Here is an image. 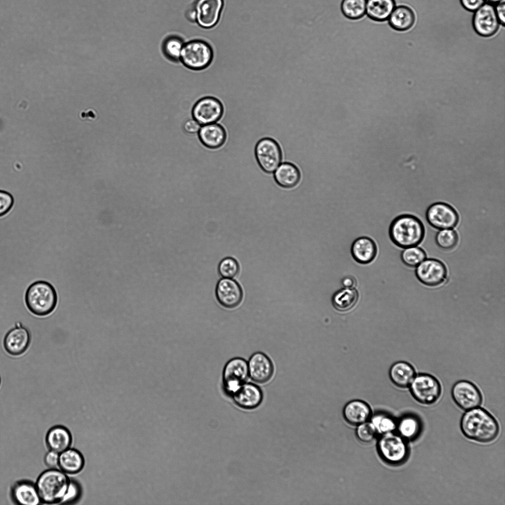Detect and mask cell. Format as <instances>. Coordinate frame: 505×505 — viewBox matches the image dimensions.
Returning <instances> with one entry per match:
<instances>
[{
	"instance_id": "obj_1",
	"label": "cell",
	"mask_w": 505,
	"mask_h": 505,
	"mask_svg": "<svg viewBox=\"0 0 505 505\" xmlns=\"http://www.w3.org/2000/svg\"><path fill=\"white\" fill-rule=\"evenodd\" d=\"M463 434L468 438L482 443L490 442L498 435L499 424L488 411L477 407L464 413L460 421Z\"/></svg>"
},
{
	"instance_id": "obj_2",
	"label": "cell",
	"mask_w": 505,
	"mask_h": 505,
	"mask_svg": "<svg viewBox=\"0 0 505 505\" xmlns=\"http://www.w3.org/2000/svg\"><path fill=\"white\" fill-rule=\"evenodd\" d=\"M425 234L423 222L418 217L410 214L397 216L389 228L391 240L401 248L417 246L423 241Z\"/></svg>"
},
{
	"instance_id": "obj_3",
	"label": "cell",
	"mask_w": 505,
	"mask_h": 505,
	"mask_svg": "<svg viewBox=\"0 0 505 505\" xmlns=\"http://www.w3.org/2000/svg\"><path fill=\"white\" fill-rule=\"evenodd\" d=\"M27 307L33 314L43 317L50 314L55 309L58 296L53 286L45 281H37L31 284L25 293Z\"/></svg>"
},
{
	"instance_id": "obj_4",
	"label": "cell",
	"mask_w": 505,
	"mask_h": 505,
	"mask_svg": "<svg viewBox=\"0 0 505 505\" xmlns=\"http://www.w3.org/2000/svg\"><path fill=\"white\" fill-rule=\"evenodd\" d=\"M70 479L61 469H49L42 472L35 483L41 504H60Z\"/></svg>"
},
{
	"instance_id": "obj_5",
	"label": "cell",
	"mask_w": 505,
	"mask_h": 505,
	"mask_svg": "<svg viewBox=\"0 0 505 505\" xmlns=\"http://www.w3.org/2000/svg\"><path fill=\"white\" fill-rule=\"evenodd\" d=\"M410 387V392L418 402L430 405L439 398L442 389L438 379L426 373H419L414 378Z\"/></svg>"
},
{
	"instance_id": "obj_6",
	"label": "cell",
	"mask_w": 505,
	"mask_h": 505,
	"mask_svg": "<svg viewBox=\"0 0 505 505\" xmlns=\"http://www.w3.org/2000/svg\"><path fill=\"white\" fill-rule=\"evenodd\" d=\"M377 447L381 458L392 465L399 464L405 461L409 452L405 439L393 432L381 435Z\"/></svg>"
},
{
	"instance_id": "obj_7",
	"label": "cell",
	"mask_w": 505,
	"mask_h": 505,
	"mask_svg": "<svg viewBox=\"0 0 505 505\" xmlns=\"http://www.w3.org/2000/svg\"><path fill=\"white\" fill-rule=\"evenodd\" d=\"M213 57V50L208 43L194 40L184 44L180 60L188 68L200 70L210 64Z\"/></svg>"
},
{
	"instance_id": "obj_8",
	"label": "cell",
	"mask_w": 505,
	"mask_h": 505,
	"mask_svg": "<svg viewBox=\"0 0 505 505\" xmlns=\"http://www.w3.org/2000/svg\"><path fill=\"white\" fill-rule=\"evenodd\" d=\"M257 163L265 173H273L282 161V153L278 143L269 137L258 141L254 148Z\"/></svg>"
},
{
	"instance_id": "obj_9",
	"label": "cell",
	"mask_w": 505,
	"mask_h": 505,
	"mask_svg": "<svg viewBox=\"0 0 505 505\" xmlns=\"http://www.w3.org/2000/svg\"><path fill=\"white\" fill-rule=\"evenodd\" d=\"M248 361L243 358L236 357L229 360L225 364L222 373L223 390L232 396L248 378Z\"/></svg>"
},
{
	"instance_id": "obj_10",
	"label": "cell",
	"mask_w": 505,
	"mask_h": 505,
	"mask_svg": "<svg viewBox=\"0 0 505 505\" xmlns=\"http://www.w3.org/2000/svg\"><path fill=\"white\" fill-rule=\"evenodd\" d=\"M426 219L433 228L439 229H451L456 227L459 221V214L450 205L437 202L430 205L426 211Z\"/></svg>"
},
{
	"instance_id": "obj_11",
	"label": "cell",
	"mask_w": 505,
	"mask_h": 505,
	"mask_svg": "<svg viewBox=\"0 0 505 505\" xmlns=\"http://www.w3.org/2000/svg\"><path fill=\"white\" fill-rule=\"evenodd\" d=\"M451 396L457 405L466 411L479 406L482 401L478 388L466 380L458 381L453 385Z\"/></svg>"
},
{
	"instance_id": "obj_12",
	"label": "cell",
	"mask_w": 505,
	"mask_h": 505,
	"mask_svg": "<svg viewBox=\"0 0 505 505\" xmlns=\"http://www.w3.org/2000/svg\"><path fill=\"white\" fill-rule=\"evenodd\" d=\"M415 274L422 284L434 287L445 282L447 270L441 261L435 258H429L424 260L417 266Z\"/></svg>"
},
{
	"instance_id": "obj_13",
	"label": "cell",
	"mask_w": 505,
	"mask_h": 505,
	"mask_svg": "<svg viewBox=\"0 0 505 505\" xmlns=\"http://www.w3.org/2000/svg\"><path fill=\"white\" fill-rule=\"evenodd\" d=\"M473 14L472 26L475 32L482 37H490L496 34L499 27L495 7L491 3H484Z\"/></svg>"
},
{
	"instance_id": "obj_14",
	"label": "cell",
	"mask_w": 505,
	"mask_h": 505,
	"mask_svg": "<svg viewBox=\"0 0 505 505\" xmlns=\"http://www.w3.org/2000/svg\"><path fill=\"white\" fill-rule=\"evenodd\" d=\"M223 113L222 103L213 97L201 99L195 104L192 111L194 119L202 125L218 122Z\"/></svg>"
},
{
	"instance_id": "obj_15",
	"label": "cell",
	"mask_w": 505,
	"mask_h": 505,
	"mask_svg": "<svg viewBox=\"0 0 505 505\" xmlns=\"http://www.w3.org/2000/svg\"><path fill=\"white\" fill-rule=\"evenodd\" d=\"M216 296L223 307L233 309L239 306L243 298V292L240 285L230 278L219 280L216 286Z\"/></svg>"
},
{
	"instance_id": "obj_16",
	"label": "cell",
	"mask_w": 505,
	"mask_h": 505,
	"mask_svg": "<svg viewBox=\"0 0 505 505\" xmlns=\"http://www.w3.org/2000/svg\"><path fill=\"white\" fill-rule=\"evenodd\" d=\"M223 6V0H196L193 8L196 22L204 28L214 27L218 21Z\"/></svg>"
},
{
	"instance_id": "obj_17",
	"label": "cell",
	"mask_w": 505,
	"mask_h": 505,
	"mask_svg": "<svg viewBox=\"0 0 505 505\" xmlns=\"http://www.w3.org/2000/svg\"><path fill=\"white\" fill-rule=\"evenodd\" d=\"M31 342V335L29 329L21 324H16L15 327L6 333L3 347L11 356H19L27 350Z\"/></svg>"
},
{
	"instance_id": "obj_18",
	"label": "cell",
	"mask_w": 505,
	"mask_h": 505,
	"mask_svg": "<svg viewBox=\"0 0 505 505\" xmlns=\"http://www.w3.org/2000/svg\"><path fill=\"white\" fill-rule=\"evenodd\" d=\"M249 377L256 383L268 382L274 373V365L271 359L264 353L257 352L253 354L248 361Z\"/></svg>"
},
{
	"instance_id": "obj_19",
	"label": "cell",
	"mask_w": 505,
	"mask_h": 505,
	"mask_svg": "<svg viewBox=\"0 0 505 505\" xmlns=\"http://www.w3.org/2000/svg\"><path fill=\"white\" fill-rule=\"evenodd\" d=\"M235 403L245 409L257 407L262 402L263 394L261 389L252 383L245 382L232 396Z\"/></svg>"
},
{
	"instance_id": "obj_20",
	"label": "cell",
	"mask_w": 505,
	"mask_h": 505,
	"mask_svg": "<svg viewBox=\"0 0 505 505\" xmlns=\"http://www.w3.org/2000/svg\"><path fill=\"white\" fill-rule=\"evenodd\" d=\"M11 497L16 504L37 505L41 504L35 483L27 480L18 481L14 484L11 490Z\"/></svg>"
},
{
	"instance_id": "obj_21",
	"label": "cell",
	"mask_w": 505,
	"mask_h": 505,
	"mask_svg": "<svg viewBox=\"0 0 505 505\" xmlns=\"http://www.w3.org/2000/svg\"><path fill=\"white\" fill-rule=\"evenodd\" d=\"M343 416L348 423L358 426L368 421L371 416V410L365 401L354 399L345 404L343 409Z\"/></svg>"
},
{
	"instance_id": "obj_22",
	"label": "cell",
	"mask_w": 505,
	"mask_h": 505,
	"mask_svg": "<svg viewBox=\"0 0 505 505\" xmlns=\"http://www.w3.org/2000/svg\"><path fill=\"white\" fill-rule=\"evenodd\" d=\"M198 136L201 143L210 149L221 147L226 139L224 128L215 123L203 125L199 131Z\"/></svg>"
},
{
	"instance_id": "obj_23",
	"label": "cell",
	"mask_w": 505,
	"mask_h": 505,
	"mask_svg": "<svg viewBox=\"0 0 505 505\" xmlns=\"http://www.w3.org/2000/svg\"><path fill=\"white\" fill-rule=\"evenodd\" d=\"M375 243L370 238L361 237L352 243L351 252L354 259L361 264H368L375 258L377 254Z\"/></svg>"
},
{
	"instance_id": "obj_24",
	"label": "cell",
	"mask_w": 505,
	"mask_h": 505,
	"mask_svg": "<svg viewBox=\"0 0 505 505\" xmlns=\"http://www.w3.org/2000/svg\"><path fill=\"white\" fill-rule=\"evenodd\" d=\"M45 441L49 450L60 453L70 447L72 443V436L66 427L56 426L48 431Z\"/></svg>"
},
{
	"instance_id": "obj_25",
	"label": "cell",
	"mask_w": 505,
	"mask_h": 505,
	"mask_svg": "<svg viewBox=\"0 0 505 505\" xmlns=\"http://www.w3.org/2000/svg\"><path fill=\"white\" fill-rule=\"evenodd\" d=\"M416 375L413 366L405 361H398L390 367L389 376L391 381L397 387L405 389L410 385Z\"/></svg>"
},
{
	"instance_id": "obj_26",
	"label": "cell",
	"mask_w": 505,
	"mask_h": 505,
	"mask_svg": "<svg viewBox=\"0 0 505 505\" xmlns=\"http://www.w3.org/2000/svg\"><path fill=\"white\" fill-rule=\"evenodd\" d=\"M273 175L276 183L284 188L294 187L300 179V172L298 168L289 162L281 163Z\"/></svg>"
},
{
	"instance_id": "obj_27",
	"label": "cell",
	"mask_w": 505,
	"mask_h": 505,
	"mask_svg": "<svg viewBox=\"0 0 505 505\" xmlns=\"http://www.w3.org/2000/svg\"><path fill=\"white\" fill-rule=\"evenodd\" d=\"M84 459L77 450L70 447L59 453V468L66 474L79 472L84 466Z\"/></svg>"
},
{
	"instance_id": "obj_28",
	"label": "cell",
	"mask_w": 505,
	"mask_h": 505,
	"mask_svg": "<svg viewBox=\"0 0 505 505\" xmlns=\"http://www.w3.org/2000/svg\"><path fill=\"white\" fill-rule=\"evenodd\" d=\"M415 21L413 10L405 5L396 7L388 19L390 27L394 30L403 32L410 29Z\"/></svg>"
},
{
	"instance_id": "obj_29",
	"label": "cell",
	"mask_w": 505,
	"mask_h": 505,
	"mask_svg": "<svg viewBox=\"0 0 505 505\" xmlns=\"http://www.w3.org/2000/svg\"><path fill=\"white\" fill-rule=\"evenodd\" d=\"M395 7V0H366L365 14L373 21L384 22Z\"/></svg>"
},
{
	"instance_id": "obj_30",
	"label": "cell",
	"mask_w": 505,
	"mask_h": 505,
	"mask_svg": "<svg viewBox=\"0 0 505 505\" xmlns=\"http://www.w3.org/2000/svg\"><path fill=\"white\" fill-rule=\"evenodd\" d=\"M358 299L359 293L356 289L344 288L333 294L331 302L335 309L340 312H346L356 305Z\"/></svg>"
},
{
	"instance_id": "obj_31",
	"label": "cell",
	"mask_w": 505,
	"mask_h": 505,
	"mask_svg": "<svg viewBox=\"0 0 505 505\" xmlns=\"http://www.w3.org/2000/svg\"><path fill=\"white\" fill-rule=\"evenodd\" d=\"M398 434L404 439L413 440L416 438L421 430V423L419 419L412 415L402 417L397 423Z\"/></svg>"
},
{
	"instance_id": "obj_32",
	"label": "cell",
	"mask_w": 505,
	"mask_h": 505,
	"mask_svg": "<svg viewBox=\"0 0 505 505\" xmlns=\"http://www.w3.org/2000/svg\"><path fill=\"white\" fill-rule=\"evenodd\" d=\"M366 0H342L341 10L344 16L351 20H358L366 13Z\"/></svg>"
},
{
	"instance_id": "obj_33",
	"label": "cell",
	"mask_w": 505,
	"mask_h": 505,
	"mask_svg": "<svg viewBox=\"0 0 505 505\" xmlns=\"http://www.w3.org/2000/svg\"><path fill=\"white\" fill-rule=\"evenodd\" d=\"M437 246L444 251L454 249L458 245L459 236L457 232L452 229H442L438 231L435 237Z\"/></svg>"
},
{
	"instance_id": "obj_34",
	"label": "cell",
	"mask_w": 505,
	"mask_h": 505,
	"mask_svg": "<svg viewBox=\"0 0 505 505\" xmlns=\"http://www.w3.org/2000/svg\"><path fill=\"white\" fill-rule=\"evenodd\" d=\"M426 256L425 251L416 246L405 248L400 254L402 262L406 266L412 268L417 267L425 259Z\"/></svg>"
},
{
	"instance_id": "obj_35",
	"label": "cell",
	"mask_w": 505,
	"mask_h": 505,
	"mask_svg": "<svg viewBox=\"0 0 505 505\" xmlns=\"http://www.w3.org/2000/svg\"><path fill=\"white\" fill-rule=\"evenodd\" d=\"M371 422L378 434L381 435L393 433L397 429V423L393 417L387 414H376L372 417Z\"/></svg>"
},
{
	"instance_id": "obj_36",
	"label": "cell",
	"mask_w": 505,
	"mask_h": 505,
	"mask_svg": "<svg viewBox=\"0 0 505 505\" xmlns=\"http://www.w3.org/2000/svg\"><path fill=\"white\" fill-rule=\"evenodd\" d=\"M218 271L222 277L231 279L239 274L240 266L235 259L226 257L222 259L218 264Z\"/></svg>"
},
{
	"instance_id": "obj_37",
	"label": "cell",
	"mask_w": 505,
	"mask_h": 505,
	"mask_svg": "<svg viewBox=\"0 0 505 505\" xmlns=\"http://www.w3.org/2000/svg\"><path fill=\"white\" fill-rule=\"evenodd\" d=\"M378 433L371 422H366L357 426L356 435L360 441L368 444L372 442L377 437Z\"/></svg>"
},
{
	"instance_id": "obj_38",
	"label": "cell",
	"mask_w": 505,
	"mask_h": 505,
	"mask_svg": "<svg viewBox=\"0 0 505 505\" xmlns=\"http://www.w3.org/2000/svg\"><path fill=\"white\" fill-rule=\"evenodd\" d=\"M183 45L184 43L180 38L170 37L164 42V51L168 57L177 60L180 59Z\"/></svg>"
},
{
	"instance_id": "obj_39",
	"label": "cell",
	"mask_w": 505,
	"mask_h": 505,
	"mask_svg": "<svg viewBox=\"0 0 505 505\" xmlns=\"http://www.w3.org/2000/svg\"><path fill=\"white\" fill-rule=\"evenodd\" d=\"M81 491L79 483L73 479H70L67 491L60 504H71L76 502L80 497Z\"/></svg>"
},
{
	"instance_id": "obj_40",
	"label": "cell",
	"mask_w": 505,
	"mask_h": 505,
	"mask_svg": "<svg viewBox=\"0 0 505 505\" xmlns=\"http://www.w3.org/2000/svg\"><path fill=\"white\" fill-rule=\"evenodd\" d=\"M14 204L13 196L8 192L0 190V217L7 214Z\"/></svg>"
},
{
	"instance_id": "obj_41",
	"label": "cell",
	"mask_w": 505,
	"mask_h": 505,
	"mask_svg": "<svg viewBox=\"0 0 505 505\" xmlns=\"http://www.w3.org/2000/svg\"><path fill=\"white\" fill-rule=\"evenodd\" d=\"M59 460V453L51 450L46 453L44 458L45 465L49 469H56L58 467Z\"/></svg>"
},
{
	"instance_id": "obj_42",
	"label": "cell",
	"mask_w": 505,
	"mask_h": 505,
	"mask_svg": "<svg viewBox=\"0 0 505 505\" xmlns=\"http://www.w3.org/2000/svg\"><path fill=\"white\" fill-rule=\"evenodd\" d=\"M462 6L467 10L474 12L481 6L485 0H460Z\"/></svg>"
},
{
	"instance_id": "obj_43",
	"label": "cell",
	"mask_w": 505,
	"mask_h": 505,
	"mask_svg": "<svg viewBox=\"0 0 505 505\" xmlns=\"http://www.w3.org/2000/svg\"><path fill=\"white\" fill-rule=\"evenodd\" d=\"M495 11L497 17L501 25L505 26V2L503 0L498 3L495 7Z\"/></svg>"
},
{
	"instance_id": "obj_44",
	"label": "cell",
	"mask_w": 505,
	"mask_h": 505,
	"mask_svg": "<svg viewBox=\"0 0 505 505\" xmlns=\"http://www.w3.org/2000/svg\"><path fill=\"white\" fill-rule=\"evenodd\" d=\"M184 129L188 133H195L199 132L200 124L195 119H190L185 122Z\"/></svg>"
},
{
	"instance_id": "obj_45",
	"label": "cell",
	"mask_w": 505,
	"mask_h": 505,
	"mask_svg": "<svg viewBox=\"0 0 505 505\" xmlns=\"http://www.w3.org/2000/svg\"><path fill=\"white\" fill-rule=\"evenodd\" d=\"M341 284L345 288H354L357 285V281L354 277L347 276L341 280Z\"/></svg>"
},
{
	"instance_id": "obj_46",
	"label": "cell",
	"mask_w": 505,
	"mask_h": 505,
	"mask_svg": "<svg viewBox=\"0 0 505 505\" xmlns=\"http://www.w3.org/2000/svg\"><path fill=\"white\" fill-rule=\"evenodd\" d=\"M487 0V1H488L489 2H490L491 3H497L502 1L503 0Z\"/></svg>"
},
{
	"instance_id": "obj_47",
	"label": "cell",
	"mask_w": 505,
	"mask_h": 505,
	"mask_svg": "<svg viewBox=\"0 0 505 505\" xmlns=\"http://www.w3.org/2000/svg\"><path fill=\"white\" fill-rule=\"evenodd\" d=\"M0 383H1V379H0Z\"/></svg>"
}]
</instances>
